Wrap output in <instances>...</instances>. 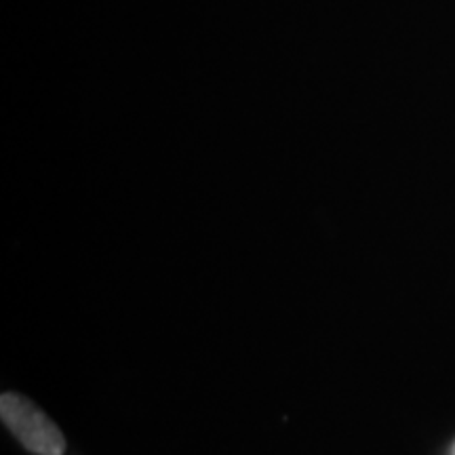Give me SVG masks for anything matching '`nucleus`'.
Here are the masks:
<instances>
[{"label": "nucleus", "mask_w": 455, "mask_h": 455, "mask_svg": "<svg viewBox=\"0 0 455 455\" xmlns=\"http://www.w3.org/2000/svg\"><path fill=\"white\" fill-rule=\"evenodd\" d=\"M451 455H455V447H453V451H451Z\"/></svg>", "instance_id": "f03ea898"}, {"label": "nucleus", "mask_w": 455, "mask_h": 455, "mask_svg": "<svg viewBox=\"0 0 455 455\" xmlns=\"http://www.w3.org/2000/svg\"><path fill=\"white\" fill-rule=\"evenodd\" d=\"M0 418L21 447L34 455H64L66 439L43 409L30 398L4 392L0 396Z\"/></svg>", "instance_id": "f257e3e1"}]
</instances>
